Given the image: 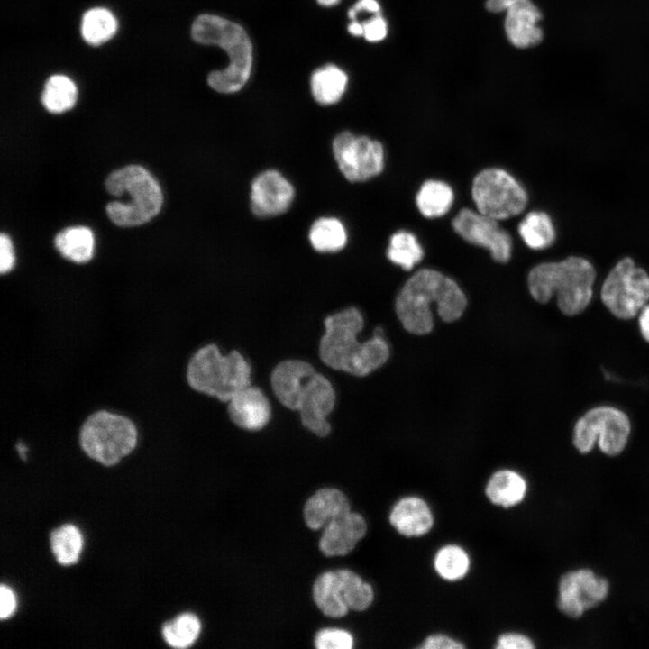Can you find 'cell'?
I'll return each instance as SVG.
<instances>
[{
  "instance_id": "cell-1",
  "label": "cell",
  "mask_w": 649,
  "mask_h": 649,
  "mask_svg": "<svg viewBox=\"0 0 649 649\" xmlns=\"http://www.w3.org/2000/svg\"><path fill=\"white\" fill-rule=\"evenodd\" d=\"M364 326L361 311L349 306L324 319V333L318 342V356L328 368L364 377L386 363L389 347L383 330H374L371 338L360 343L358 334Z\"/></svg>"
},
{
  "instance_id": "cell-2",
  "label": "cell",
  "mask_w": 649,
  "mask_h": 649,
  "mask_svg": "<svg viewBox=\"0 0 649 649\" xmlns=\"http://www.w3.org/2000/svg\"><path fill=\"white\" fill-rule=\"evenodd\" d=\"M444 322L458 320L467 298L450 277L433 269H421L413 274L398 292L395 308L398 320L409 333L429 334L434 326L432 306Z\"/></svg>"
},
{
  "instance_id": "cell-3",
  "label": "cell",
  "mask_w": 649,
  "mask_h": 649,
  "mask_svg": "<svg viewBox=\"0 0 649 649\" xmlns=\"http://www.w3.org/2000/svg\"><path fill=\"white\" fill-rule=\"evenodd\" d=\"M596 270L583 257L570 256L560 261L542 262L531 269L527 285L532 297L542 304L553 296L560 311L568 316L582 313L593 296Z\"/></svg>"
},
{
  "instance_id": "cell-4",
  "label": "cell",
  "mask_w": 649,
  "mask_h": 649,
  "mask_svg": "<svg viewBox=\"0 0 649 649\" xmlns=\"http://www.w3.org/2000/svg\"><path fill=\"white\" fill-rule=\"evenodd\" d=\"M191 36L198 43L221 47L228 55V66L212 71L208 85L219 93L239 91L248 81L252 66V45L244 29L221 16L205 14L194 21Z\"/></svg>"
},
{
  "instance_id": "cell-5",
  "label": "cell",
  "mask_w": 649,
  "mask_h": 649,
  "mask_svg": "<svg viewBox=\"0 0 649 649\" xmlns=\"http://www.w3.org/2000/svg\"><path fill=\"white\" fill-rule=\"evenodd\" d=\"M251 363L238 350L224 355L215 343L197 348L186 367V381L197 393L227 403L236 393L251 385Z\"/></svg>"
},
{
  "instance_id": "cell-6",
  "label": "cell",
  "mask_w": 649,
  "mask_h": 649,
  "mask_svg": "<svg viewBox=\"0 0 649 649\" xmlns=\"http://www.w3.org/2000/svg\"><path fill=\"white\" fill-rule=\"evenodd\" d=\"M106 190L129 200L107 204L110 220L122 227H133L151 221L160 211L163 196L157 180L140 165H129L112 172L105 180Z\"/></svg>"
},
{
  "instance_id": "cell-7",
  "label": "cell",
  "mask_w": 649,
  "mask_h": 649,
  "mask_svg": "<svg viewBox=\"0 0 649 649\" xmlns=\"http://www.w3.org/2000/svg\"><path fill=\"white\" fill-rule=\"evenodd\" d=\"M138 434L137 424L127 415L97 409L81 423L78 440L89 458L112 466L135 449Z\"/></svg>"
},
{
  "instance_id": "cell-8",
  "label": "cell",
  "mask_w": 649,
  "mask_h": 649,
  "mask_svg": "<svg viewBox=\"0 0 649 649\" xmlns=\"http://www.w3.org/2000/svg\"><path fill=\"white\" fill-rule=\"evenodd\" d=\"M631 433L627 415L612 406L589 409L574 425L572 443L582 454L589 453L598 443L608 456H617L626 448Z\"/></svg>"
},
{
  "instance_id": "cell-9",
  "label": "cell",
  "mask_w": 649,
  "mask_h": 649,
  "mask_svg": "<svg viewBox=\"0 0 649 649\" xmlns=\"http://www.w3.org/2000/svg\"><path fill=\"white\" fill-rule=\"evenodd\" d=\"M600 298L617 318L632 319L649 302V274L631 258H623L606 277Z\"/></svg>"
},
{
  "instance_id": "cell-10",
  "label": "cell",
  "mask_w": 649,
  "mask_h": 649,
  "mask_svg": "<svg viewBox=\"0 0 649 649\" xmlns=\"http://www.w3.org/2000/svg\"><path fill=\"white\" fill-rule=\"evenodd\" d=\"M471 197L480 213L498 221L521 214L528 201L523 186L499 168H488L475 176Z\"/></svg>"
},
{
  "instance_id": "cell-11",
  "label": "cell",
  "mask_w": 649,
  "mask_h": 649,
  "mask_svg": "<svg viewBox=\"0 0 649 649\" xmlns=\"http://www.w3.org/2000/svg\"><path fill=\"white\" fill-rule=\"evenodd\" d=\"M333 152L343 175L351 182H363L381 173L384 149L380 142L342 132L333 142Z\"/></svg>"
},
{
  "instance_id": "cell-12",
  "label": "cell",
  "mask_w": 649,
  "mask_h": 649,
  "mask_svg": "<svg viewBox=\"0 0 649 649\" xmlns=\"http://www.w3.org/2000/svg\"><path fill=\"white\" fill-rule=\"evenodd\" d=\"M608 592V581L592 570L570 571L559 580L557 607L567 617L579 618L585 611L604 601Z\"/></svg>"
},
{
  "instance_id": "cell-13",
  "label": "cell",
  "mask_w": 649,
  "mask_h": 649,
  "mask_svg": "<svg viewBox=\"0 0 649 649\" xmlns=\"http://www.w3.org/2000/svg\"><path fill=\"white\" fill-rule=\"evenodd\" d=\"M452 225L467 242L487 249L494 261L506 263L511 258L512 239L498 221L470 208H462Z\"/></svg>"
},
{
  "instance_id": "cell-14",
  "label": "cell",
  "mask_w": 649,
  "mask_h": 649,
  "mask_svg": "<svg viewBox=\"0 0 649 649\" xmlns=\"http://www.w3.org/2000/svg\"><path fill=\"white\" fill-rule=\"evenodd\" d=\"M336 400L330 379L320 372L314 373L305 384L297 409L303 427L317 437L328 436L332 425L327 418L334 410Z\"/></svg>"
},
{
  "instance_id": "cell-15",
  "label": "cell",
  "mask_w": 649,
  "mask_h": 649,
  "mask_svg": "<svg viewBox=\"0 0 649 649\" xmlns=\"http://www.w3.org/2000/svg\"><path fill=\"white\" fill-rule=\"evenodd\" d=\"M293 197V186L276 170H266L252 181L251 207L259 217L275 216L286 212Z\"/></svg>"
},
{
  "instance_id": "cell-16",
  "label": "cell",
  "mask_w": 649,
  "mask_h": 649,
  "mask_svg": "<svg viewBox=\"0 0 649 649\" xmlns=\"http://www.w3.org/2000/svg\"><path fill=\"white\" fill-rule=\"evenodd\" d=\"M226 413L233 425L258 432L270 422L272 407L265 392L260 387L250 385L227 402Z\"/></svg>"
},
{
  "instance_id": "cell-17",
  "label": "cell",
  "mask_w": 649,
  "mask_h": 649,
  "mask_svg": "<svg viewBox=\"0 0 649 649\" xmlns=\"http://www.w3.org/2000/svg\"><path fill=\"white\" fill-rule=\"evenodd\" d=\"M316 370L306 361L286 359L279 361L270 374V384L277 400L287 409L297 411L306 380Z\"/></svg>"
},
{
  "instance_id": "cell-18",
  "label": "cell",
  "mask_w": 649,
  "mask_h": 649,
  "mask_svg": "<svg viewBox=\"0 0 649 649\" xmlns=\"http://www.w3.org/2000/svg\"><path fill=\"white\" fill-rule=\"evenodd\" d=\"M367 532L362 516L349 512L325 525L319 541V549L325 556H343L353 550Z\"/></svg>"
},
{
  "instance_id": "cell-19",
  "label": "cell",
  "mask_w": 649,
  "mask_h": 649,
  "mask_svg": "<svg viewBox=\"0 0 649 649\" xmlns=\"http://www.w3.org/2000/svg\"><path fill=\"white\" fill-rule=\"evenodd\" d=\"M389 522L398 534L407 537H420L432 529L434 516L423 498L407 496L401 498L392 507Z\"/></svg>"
},
{
  "instance_id": "cell-20",
  "label": "cell",
  "mask_w": 649,
  "mask_h": 649,
  "mask_svg": "<svg viewBox=\"0 0 649 649\" xmlns=\"http://www.w3.org/2000/svg\"><path fill=\"white\" fill-rule=\"evenodd\" d=\"M506 12L505 30L513 45L526 48L541 41L543 33L537 23L542 15L530 0H518Z\"/></svg>"
},
{
  "instance_id": "cell-21",
  "label": "cell",
  "mask_w": 649,
  "mask_h": 649,
  "mask_svg": "<svg viewBox=\"0 0 649 649\" xmlns=\"http://www.w3.org/2000/svg\"><path fill=\"white\" fill-rule=\"evenodd\" d=\"M347 571H325L314 583V600L325 616L342 617L349 610L346 604Z\"/></svg>"
},
{
  "instance_id": "cell-22",
  "label": "cell",
  "mask_w": 649,
  "mask_h": 649,
  "mask_svg": "<svg viewBox=\"0 0 649 649\" xmlns=\"http://www.w3.org/2000/svg\"><path fill=\"white\" fill-rule=\"evenodd\" d=\"M351 512L346 496L336 489H321L312 495L304 507L306 526L317 530L324 528L331 520Z\"/></svg>"
},
{
  "instance_id": "cell-23",
  "label": "cell",
  "mask_w": 649,
  "mask_h": 649,
  "mask_svg": "<svg viewBox=\"0 0 649 649\" xmlns=\"http://www.w3.org/2000/svg\"><path fill=\"white\" fill-rule=\"evenodd\" d=\"M527 491L526 480L512 470H499L489 479L485 494L494 505L507 508L518 505Z\"/></svg>"
},
{
  "instance_id": "cell-24",
  "label": "cell",
  "mask_w": 649,
  "mask_h": 649,
  "mask_svg": "<svg viewBox=\"0 0 649 649\" xmlns=\"http://www.w3.org/2000/svg\"><path fill=\"white\" fill-rule=\"evenodd\" d=\"M54 243L64 258L76 263H86L94 254V235L86 226H73L62 230L56 235Z\"/></svg>"
},
{
  "instance_id": "cell-25",
  "label": "cell",
  "mask_w": 649,
  "mask_h": 649,
  "mask_svg": "<svg viewBox=\"0 0 649 649\" xmlns=\"http://www.w3.org/2000/svg\"><path fill=\"white\" fill-rule=\"evenodd\" d=\"M347 81V75L335 65L323 66L315 69L311 76L313 96L321 105L334 104L343 95Z\"/></svg>"
},
{
  "instance_id": "cell-26",
  "label": "cell",
  "mask_w": 649,
  "mask_h": 649,
  "mask_svg": "<svg viewBox=\"0 0 649 649\" xmlns=\"http://www.w3.org/2000/svg\"><path fill=\"white\" fill-rule=\"evenodd\" d=\"M453 199V190L447 183L429 179L420 187L416 204L422 215L435 218L444 215L450 210Z\"/></svg>"
},
{
  "instance_id": "cell-27",
  "label": "cell",
  "mask_w": 649,
  "mask_h": 649,
  "mask_svg": "<svg viewBox=\"0 0 649 649\" xmlns=\"http://www.w3.org/2000/svg\"><path fill=\"white\" fill-rule=\"evenodd\" d=\"M518 233L533 250H544L555 241L556 232L550 215L543 211L528 213L518 225Z\"/></svg>"
},
{
  "instance_id": "cell-28",
  "label": "cell",
  "mask_w": 649,
  "mask_h": 649,
  "mask_svg": "<svg viewBox=\"0 0 649 649\" xmlns=\"http://www.w3.org/2000/svg\"><path fill=\"white\" fill-rule=\"evenodd\" d=\"M78 97L74 81L61 74L52 75L45 83L41 103L50 113L60 114L71 109Z\"/></svg>"
},
{
  "instance_id": "cell-29",
  "label": "cell",
  "mask_w": 649,
  "mask_h": 649,
  "mask_svg": "<svg viewBox=\"0 0 649 649\" xmlns=\"http://www.w3.org/2000/svg\"><path fill=\"white\" fill-rule=\"evenodd\" d=\"M309 241L315 251L333 252L344 247L347 233L343 224L337 218L322 217L311 226Z\"/></svg>"
},
{
  "instance_id": "cell-30",
  "label": "cell",
  "mask_w": 649,
  "mask_h": 649,
  "mask_svg": "<svg viewBox=\"0 0 649 649\" xmlns=\"http://www.w3.org/2000/svg\"><path fill=\"white\" fill-rule=\"evenodd\" d=\"M116 30V18L106 8H91L82 17L81 34L89 44L99 45L107 41L114 35Z\"/></svg>"
},
{
  "instance_id": "cell-31",
  "label": "cell",
  "mask_w": 649,
  "mask_h": 649,
  "mask_svg": "<svg viewBox=\"0 0 649 649\" xmlns=\"http://www.w3.org/2000/svg\"><path fill=\"white\" fill-rule=\"evenodd\" d=\"M387 256L394 264L410 270L422 261L424 251L412 233L400 230L391 235Z\"/></svg>"
},
{
  "instance_id": "cell-32",
  "label": "cell",
  "mask_w": 649,
  "mask_h": 649,
  "mask_svg": "<svg viewBox=\"0 0 649 649\" xmlns=\"http://www.w3.org/2000/svg\"><path fill=\"white\" fill-rule=\"evenodd\" d=\"M470 557L466 551L456 544L441 547L434 555V567L437 574L448 581L462 580L469 571Z\"/></svg>"
},
{
  "instance_id": "cell-33",
  "label": "cell",
  "mask_w": 649,
  "mask_h": 649,
  "mask_svg": "<svg viewBox=\"0 0 649 649\" xmlns=\"http://www.w3.org/2000/svg\"><path fill=\"white\" fill-rule=\"evenodd\" d=\"M50 544L56 560L60 564L70 565L78 560L83 540L75 526L64 525L51 533Z\"/></svg>"
},
{
  "instance_id": "cell-34",
  "label": "cell",
  "mask_w": 649,
  "mask_h": 649,
  "mask_svg": "<svg viewBox=\"0 0 649 649\" xmlns=\"http://www.w3.org/2000/svg\"><path fill=\"white\" fill-rule=\"evenodd\" d=\"M201 631L199 619L193 614L185 613L178 616L162 629V635L169 645L183 649L191 646L197 639Z\"/></svg>"
},
{
  "instance_id": "cell-35",
  "label": "cell",
  "mask_w": 649,
  "mask_h": 649,
  "mask_svg": "<svg viewBox=\"0 0 649 649\" xmlns=\"http://www.w3.org/2000/svg\"><path fill=\"white\" fill-rule=\"evenodd\" d=\"M315 645L318 649H351L353 646V638L345 630L323 629L316 634Z\"/></svg>"
},
{
  "instance_id": "cell-36",
  "label": "cell",
  "mask_w": 649,
  "mask_h": 649,
  "mask_svg": "<svg viewBox=\"0 0 649 649\" xmlns=\"http://www.w3.org/2000/svg\"><path fill=\"white\" fill-rule=\"evenodd\" d=\"M495 647L497 649H532L535 644L526 635L509 632L498 637Z\"/></svg>"
},
{
  "instance_id": "cell-37",
  "label": "cell",
  "mask_w": 649,
  "mask_h": 649,
  "mask_svg": "<svg viewBox=\"0 0 649 649\" xmlns=\"http://www.w3.org/2000/svg\"><path fill=\"white\" fill-rule=\"evenodd\" d=\"M363 36L369 41H379L387 35V23L379 14H375L370 19L361 23Z\"/></svg>"
},
{
  "instance_id": "cell-38",
  "label": "cell",
  "mask_w": 649,
  "mask_h": 649,
  "mask_svg": "<svg viewBox=\"0 0 649 649\" xmlns=\"http://www.w3.org/2000/svg\"><path fill=\"white\" fill-rule=\"evenodd\" d=\"M421 649H462L464 644L443 634L428 635L418 646Z\"/></svg>"
},
{
  "instance_id": "cell-39",
  "label": "cell",
  "mask_w": 649,
  "mask_h": 649,
  "mask_svg": "<svg viewBox=\"0 0 649 649\" xmlns=\"http://www.w3.org/2000/svg\"><path fill=\"white\" fill-rule=\"evenodd\" d=\"M14 254L12 242L8 235L0 236V272L5 274L13 270L14 266Z\"/></svg>"
},
{
  "instance_id": "cell-40",
  "label": "cell",
  "mask_w": 649,
  "mask_h": 649,
  "mask_svg": "<svg viewBox=\"0 0 649 649\" xmlns=\"http://www.w3.org/2000/svg\"><path fill=\"white\" fill-rule=\"evenodd\" d=\"M15 598L13 591L4 585L0 588V617L8 618L15 609Z\"/></svg>"
},
{
  "instance_id": "cell-41",
  "label": "cell",
  "mask_w": 649,
  "mask_h": 649,
  "mask_svg": "<svg viewBox=\"0 0 649 649\" xmlns=\"http://www.w3.org/2000/svg\"><path fill=\"white\" fill-rule=\"evenodd\" d=\"M361 11L379 14V5L376 0H359L348 11V16L352 21L356 20L357 13Z\"/></svg>"
},
{
  "instance_id": "cell-42",
  "label": "cell",
  "mask_w": 649,
  "mask_h": 649,
  "mask_svg": "<svg viewBox=\"0 0 649 649\" xmlns=\"http://www.w3.org/2000/svg\"><path fill=\"white\" fill-rule=\"evenodd\" d=\"M638 325L643 338L649 343V304L639 312Z\"/></svg>"
},
{
  "instance_id": "cell-43",
  "label": "cell",
  "mask_w": 649,
  "mask_h": 649,
  "mask_svg": "<svg viewBox=\"0 0 649 649\" xmlns=\"http://www.w3.org/2000/svg\"><path fill=\"white\" fill-rule=\"evenodd\" d=\"M348 32L354 36L363 35V28L361 23L356 20L352 21L348 25Z\"/></svg>"
},
{
  "instance_id": "cell-44",
  "label": "cell",
  "mask_w": 649,
  "mask_h": 649,
  "mask_svg": "<svg viewBox=\"0 0 649 649\" xmlns=\"http://www.w3.org/2000/svg\"><path fill=\"white\" fill-rule=\"evenodd\" d=\"M322 6H333L337 5L341 0H316Z\"/></svg>"
},
{
  "instance_id": "cell-45",
  "label": "cell",
  "mask_w": 649,
  "mask_h": 649,
  "mask_svg": "<svg viewBox=\"0 0 649 649\" xmlns=\"http://www.w3.org/2000/svg\"><path fill=\"white\" fill-rule=\"evenodd\" d=\"M506 1H507L509 4H514V3H516V2L518 1V0H506Z\"/></svg>"
}]
</instances>
